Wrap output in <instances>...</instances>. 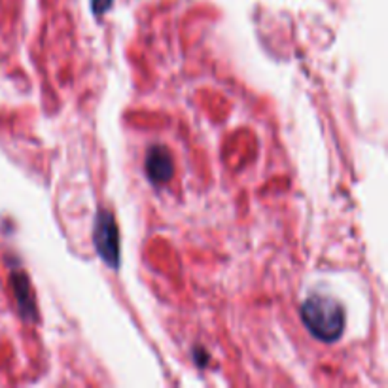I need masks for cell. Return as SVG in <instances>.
I'll list each match as a JSON object with an SVG mask.
<instances>
[{"mask_svg": "<svg viewBox=\"0 0 388 388\" xmlns=\"http://www.w3.org/2000/svg\"><path fill=\"white\" fill-rule=\"evenodd\" d=\"M14 280V290H16L17 303H19V310L25 318H33L36 320V305H34L33 294H31V284L25 273H14L11 275Z\"/></svg>", "mask_w": 388, "mask_h": 388, "instance_id": "cell-4", "label": "cell"}, {"mask_svg": "<svg viewBox=\"0 0 388 388\" xmlns=\"http://www.w3.org/2000/svg\"><path fill=\"white\" fill-rule=\"evenodd\" d=\"M145 171L148 180L155 186L169 182L174 177V161H172L171 152L167 150L165 146H152L146 154Z\"/></svg>", "mask_w": 388, "mask_h": 388, "instance_id": "cell-3", "label": "cell"}, {"mask_svg": "<svg viewBox=\"0 0 388 388\" xmlns=\"http://www.w3.org/2000/svg\"><path fill=\"white\" fill-rule=\"evenodd\" d=\"M93 244L97 254L106 266L112 267V269L120 267V256H122L120 229H117L116 216L106 209H99L97 216H95Z\"/></svg>", "mask_w": 388, "mask_h": 388, "instance_id": "cell-2", "label": "cell"}, {"mask_svg": "<svg viewBox=\"0 0 388 388\" xmlns=\"http://www.w3.org/2000/svg\"><path fill=\"white\" fill-rule=\"evenodd\" d=\"M112 4H114V0H91V10H93L95 16L100 17L110 10Z\"/></svg>", "mask_w": 388, "mask_h": 388, "instance_id": "cell-5", "label": "cell"}, {"mask_svg": "<svg viewBox=\"0 0 388 388\" xmlns=\"http://www.w3.org/2000/svg\"><path fill=\"white\" fill-rule=\"evenodd\" d=\"M301 320L318 341L333 343L343 335L345 309L330 295H310L301 305Z\"/></svg>", "mask_w": 388, "mask_h": 388, "instance_id": "cell-1", "label": "cell"}]
</instances>
